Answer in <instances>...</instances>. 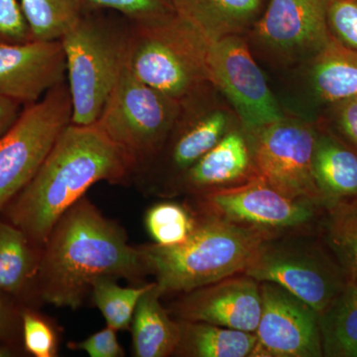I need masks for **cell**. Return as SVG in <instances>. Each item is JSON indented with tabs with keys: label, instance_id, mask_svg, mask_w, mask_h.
Segmentation results:
<instances>
[{
	"label": "cell",
	"instance_id": "obj_1",
	"mask_svg": "<svg viewBox=\"0 0 357 357\" xmlns=\"http://www.w3.org/2000/svg\"><path fill=\"white\" fill-rule=\"evenodd\" d=\"M147 275L126 230L84 196L60 218L42 248L35 295L53 306L77 310L100 277L143 285Z\"/></svg>",
	"mask_w": 357,
	"mask_h": 357
},
{
	"label": "cell",
	"instance_id": "obj_2",
	"mask_svg": "<svg viewBox=\"0 0 357 357\" xmlns=\"http://www.w3.org/2000/svg\"><path fill=\"white\" fill-rule=\"evenodd\" d=\"M128 160L96 124L70 123L29 183L6 206V220L42 248L60 218L98 182L126 185Z\"/></svg>",
	"mask_w": 357,
	"mask_h": 357
},
{
	"label": "cell",
	"instance_id": "obj_3",
	"mask_svg": "<svg viewBox=\"0 0 357 357\" xmlns=\"http://www.w3.org/2000/svg\"><path fill=\"white\" fill-rule=\"evenodd\" d=\"M196 215V229L185 243L137 246L162 297L243 274L260 245L266 239L278 236L211 215Z\"/></svg>",
	"mask_w": 357,
	"mask_h": 357
},
{
	"label": "cell",
	"instance_id": "obj_4",
	"mask_svg": "<svg viewBox=\"0 0 357 357\" xmlns=\"http://www.w3.org/2000/svg\"><path fill=\"white\" fill-rule=\"evenodd\" d=\"M107 11L89 9L60 39L76 126L96 123L126 65L128 20Z\"/></svg>",
	"mask_w": 357,
	"mask_h": 357
},
{
	"label": "cell",
	"instance_id": "obj_5",
	"mask_svg": "<svg viewBox=\"0 0 357 357\" xmlns=\"http://www.w3.org/2000/svg\"><path fill=\"white\" fill-rule=\"evenodd\" d=\"M128 22L126 66L136 79L178 102L213 84L210 42L177 14L153 22Z\"/></svg>",
	"mask_w": 357,
	"mask_h": 357
},
{
	"label": "cell",
	"instance_id": "obj_6",
	"mask_svg": "<svg viewBox=\"0 0 357 357\" xmlns=\"http://www.w3.org/2000/svg\"><path fill=\"white\" fill-rule=\"evenodd\" d=\"M180 102L177 119L163 145L133 174L131 183L147 196L169 199L181 178L241 123L213 84Z\"/></svg>",
	"mask_w": 357,
	"mask_h": 357
},
{
	"label": "cell",
	"instance_id": "obj_7",
	"mask_svg": "<svg viewBox=\"0 0 357 357\" xmlns=\"http://www.w3.org/2000/svg\"><path fill=\"white\" fill-rule=\"evenodd\" d=\"M318 234L298 231L266 239L243 274L285 288L321 314L349 278Z\"/></svg>",
	"mask_w": 357,
	"mask_h": 357
},
{
	"label": "cell",
	"instance_id": "obj_8",
	"mask_svg": "<svg viewBox=\"0 0 357 357\" xmlns=\"http://www.w3.org/2000/svg\"><path fill=\"white\" fill-rule=\"evenodd\" d=\"M180 107L178 100L136 79L124 65L96 124L121 150L133 176L159 151Z\"/></svg>",
	"mask_w": 357,
	"mask_h": 357
},
{
	"label": "cell",
	"instance_id": "obj_9",
	"mask_svg": "<svg viewBox=\"0 0 357 357\" xmlns=\"http://www.w3.org/2000/svg\"><path fill=\"white\" fill-rule=\"evenodd\" d=\"M333 0H269L245 35L249 49L267 77L304 64L333 39L328 13Z\"/></svg>",
	"mask_w": 357,
	"mask_h": 357
},
{
	"label": "cell",
	"instance_id": "obj_10",
	"mask_svg": "<svg viewBox=\"0 0 357 357\" xmlns=\"http://www.w3.org/2000/svg\"><path fill=\"white\" fill-rule=\"evenodd\" d=\"M67 82L23 109L0 137V213L34 177L60 134L72 123Z\"/></svg>",
	"mask_w": 357,
	"mask_h": 357
},
{
	"label": "cell",
	"instance_id": "obj_11",
	"mask_svg": "<svg viewBox=\"0 0 357 357\" xmlns=\"http://www.w3.org/2000/svg\"><path fill=\"white\" fill-rule=\"evenodd\" d=\"M199 215L269 232L274 236L317 231L325 208L282 194L256 177L245 184L188 197Z\"/></svg>",
	"mask_w": 357,
	"mask_h": 357
},
{
	"label": "cell",
	"instance_id": "obj_12",
	"mask_svg": "<svg viewBox=\"0 0 357 357\" xmlns=\"http://www.w3.org/2000/svg\"><path fill=\"white\" fill-rule=\"evenodd\" d=\"M248 131L258 177L290 198L326 208L312 175L314 122L285 114L278 121Z\"/></svg>",
	"mask_w": 357,
	"mask_h": 357
},
{
	"label": "cell",
	"instance_id": "obj_13",
	"mask_svg": "<svg viewBox=\"0 0 357 357\" xmlns=\"http://www.w3.org/2000/svg\"><path fill=\"white\" fill-rule=\"evenodd\" d=\"M271 81L284 114L316 122L331 105L357 96V52L333 37L306 63Z\"/></svg>",
	"mask_w": 357,
	"mask_h": 357
},
{
	"label": "cell",
	"instance_id": "obj_14",
	"mask_svg": "<svg viewBox=\"0 0 357 357\" xmlns=\"http://www.w3.org/2000/svg\"><path fill=\"white\" fill-rule=\"evenodd\" d=\"M211 83L225 96L244 128H262L285 115L264 70L244 36H229L208 47Z\"/></svg>",
	"mask_w": 357,
	"mask_h": 357
},
{
	"label": "cell",
	"instance_id": "obj_15",
	"mask_svg": "<svg viewBox=\"0 0 357 357\" xmlns=\"http://www.w3.org/2000/svg\"><path fill=\"white\" fill-rule=\"evenodd\" d=\"M262 312L250 357H321L319 314L285 288L260 283Z\"/></svg>",
	"mask_w": 357,
	"mask_h": 357
},
{
	"label": "cell",
	"instance_id": "obj_16",
	"mask_svg": "<svg viewBox=\"0 0 357 357\" xmlns=\"http://www.w3.org/2000/svg\"><path fill=\"white\" fill-rule=\"evenodd\" d=\"M168 312L176 319L255 333L262 312L260 283L245 274L178 294Z\"/></svg>",
	"mask_w": 357,
	"mask_h": 357
},
{
	"label": "cell",
	"instance_id": "obj_17",
	"mask_svg": "<svg viewBox=\"0 0 357 357\" xmlns=\"http://www.w3.org/2000/svg\"><path fill=\"white\" fill-rule=\"evenodd\" d=\"M65 82L67 64L60 40L0 45V95L25 107Z\"/></svg>",
	"mask_w": 357,
	"mask_h": 357
},
{
	"label": "cell",
	"instance_id": "obj_18",
	"mask_svg": "<svg viewBox=\"0 0 357 357\" xmlns=\"http://www.w3.org/2000/svg\"><path fill=\"white\" fill-rule=\"evenodd\" d=\"M256 177L250 135L239 123L181 178L169 199L229 189Z\"/></svg>",
	"mask_w": 357,
	"mask_h": 357
},
{
	"label": "cell",
	"instance_id": "obj_19",
	"mask_svg": "<svg viewBox=\"0 0 357 357\" xmlns=\"http://www.w3.org/2000/svg\"><path fill=\"white\" fill-rule=\"evenodd\" d=\"M269 0H173L181 20L213 43L244 36L266 9Z\"/></svg>",
	"mask_w": 357,
	"mask_h": 357
},
{
	"label": "cell",
	"instance_id": "obj_20",
	"mask_svg": "<svg viewBox=\"0 0 357 357\" xmlns=\"http://www.w3.org/2000/svg\"><path fill=\"white\" fill-rule=\"evenodd\" d=\"M316 123V122H314ZM317 126L312 168L326 206L357 198V152Z\"/></svg>",
	"mask_w": 357,
	"mask_h": 357
},
{
	"label": "cell",
	"instance_id": "obj_21",
	"mask_svg": "<svg viewBox=\"0 0 357 357\" xmlns=\"http://www.w3.org/2000/svg\"><path fill=\"white\" fill-rule=\"evenodd\" d=\"M161 298L155 282L141 296L130 326L133 356H174L178 340V321L162 306Z\"/></svg>",
	"mask_w": 357,
	"mask_h": 357
},
{
	"label": "cell",
	"instance_id": "obj_22",
	"mask_svg": "<svg viewBox=\"0 0 357 357\" xmlns=\"http://www.w3.org/2000/svg\"><path fill=\"white\" fill-rule=\"evenodd\" d=\"M41 251L22 230L0 220V291L20 302L36 298L35 281Z\"/></svg>",
	"mask_w": 357,
	"mask_h": 357
},
{
	"label": "cell",
	"instance_id": "obj_23",
	"mask_svg": "<svg viewBox=\"0 0 357 357\" xmlns=\"http://www.w3.org/2000/svg\"><path fill=\"white\" fill-rule=\"evenodd\" d=\"M178 340L173 356L250 357L257 337L255 333L178 319Z\"/></svg>",
	"mask_w": 357,
	"mask_h": 357
},
{
	"label": "cell",
	"instance_id": "obj_24",
	"mask_svg": "<svg viewBox=\"0 0 357 357\" xmlns=\"http://www.w3.org/2000/svg\"><path fill=\"white\" fill-rule=\"evenodd\" d=\"M324 356L357 357V284L347 282L319 314Z\"/></svg>",
	"mask_w": 357,
	"mask_h": 357
},
{
	"label": "cell",
	"instance_id": "obj_25",
	"mask_svg": "<svg viewBox=\"0 0 357 357\" xmlns=\"http://www.w3.org/2000/svg\"><path fill=\"white\" fill-rule=\"evenodd\" d=\"M318 234L349 280L357 284V198L326 206Z\"/></svg>",
	"mask_w": 357,
	"mask_h": 357
},
{
	"label": "cell",
	"instance_id": "obj_26",
	"mask_svg": "<svg viewBox=\"0 0 357 357\" xmlns=\"http://www.w3.org/2000/svg\"><path fill=\"white\" fill-rule=\"evenodd\" d=\"M34 40H60L91 8L88 0H20Z\"/></svg>",
	"mask_w": 357,
	"mask_h": 357
},
{
	"label": "cell",
	"instance_id": "obj_27",
	"mask_svg": "<svg viewBox=\"0 0 357 357\" xmlns=\"http://www.w3.org/2000/svg\"><path fill=\"white\" fill-rule=\"evenodd\" d=\"M112 277H100L91 286V302L102 312L107 326L117 331L130 330L134 312L141 296L152 282L133 287H121Z\"/></svg>",
	"mask_w": 357,
	"mask_h": 357
},
{
	"label": "cell",
	"instance_id": "obj_28",
	"mask_svg": "<svg viewBox=\"0 0 357 357\" xmlns=\"http://www.w3.org/2000/svg\"><path fill=\"white\" fill-rule=\"evenodd\" d=\"M198 222L196 213L187 203L165 201L148 208L144 225L153 243L175 246L192 236Z\"/></svg>",
	"mask_w": 357,
	"mask_h": 357
},
{
	"label": "cell",
	"instance_id": "obj_29",
	"mask_svg": "<svg viewBox=\"0 0 357 357\" xmlns=\"http://www.w3.org/2000/svg\"><path fill=\"white\" fill-rule=\"evenodd\" d=\"M23 347L34 357L58 356L61 331L53 319L30 307L21 309Z\"/></svg>",
	"mask_w": 357,
	"mask_h": 357
},
{
	"label": "cell",
	"instance_id": "obj_30",
	"mask_svg": "<svg viewBox=\"0 0 357 357\" xmlns=\"http://www.w3.org/2000/svg\"><path fill=\"white\" fill-rule=\"evenodd\" d=\"M91 6L119 14L133 23L153 22L175 15L173 0H88Z\"/></svg>",
	"mask_w": 357,
	"mask_h": 357
},
{
	"label": "cell",
	"instance_id": "obj_31",
	"mask_svg": "<svg viewBox=\"0 0 357 357\" xmlns=\"http://www.w3.org/2000/svg\"><path fill=\"white\" fill-rule=\"evenodd\" d=\"M316 123L357 152V96L331 105Z\"/></svg>",
	"mask_w": 357,
	"mask_h": 357
},
{
	"label": "cell",
	"instance_id": "obj_32",
	"mask_svg": "<svg viewBox=\"0 0 357 357\" xmlns=\"http://www.w3.org/2000/svg\"><path fill=\"white\" fill-rule=\"evenodd\" d=\"M328 24L333 38L357 52V0H333Z\"/></svg>",
	"mask_w": 357,
	"mask_h": 357
},
{
	"label": "cell",
	"instance_id": "obj_33",
	"mask_svg": "<svg viewBox=\"0 0 357 357\" xmlns=\"http://www.w3.org/2000/svg\"><path fill=\"white\" fill-rule=\"evenodd\" d=\"M34 40L20 0H0V45Z\"/></svg>",
	"mask_w": 357,
	"mask_h": 357
},
{
	"label": "cell",
	"instance_id": "obj_34",
	"mask_svg": "<svg viewBox=\"0 0 357 357\" xmlns=\"http://www.w3.org/2000/svg\"><path fill=\"white\" fill-rule=\"evenodd\" d=\"M116 333L117 331L107 326L82 342H69L68 347L73 351L86 352L91 357H123L126 352L117 340Z\"/></svg>",
	"mask_w": 357,
	"mask_h": 357
},
{
	"label": "cell",
	"instance_id": "obj_35",
	"mask_svg": "<svg viewBox=\"0 0 357 357\" xmlns=\"http://www.w3.org/2000/svg\"><path fill=\"white\" fill-rule=\"evenodd\" d=\"M20 301L0 291V344H11L21 330Z\"/></svg>",
	"mask_w": 357,
	"mask_h": 357
},
{
	"label": "cell",
	"instance_id": "obj_36",
	"mask_svg": "<svg viewBox=\"0 0 357 357\" xmlns=\"http://www.w3.org/2000/svg\"><path fill=\"white\" fill-rule=\"evenodd\" d=\"M23 109L20 103L0 95V137L13 128Z\"/></svg>",
	"mask_w": 357,
	"mask_h": 357
}]
</instances>
